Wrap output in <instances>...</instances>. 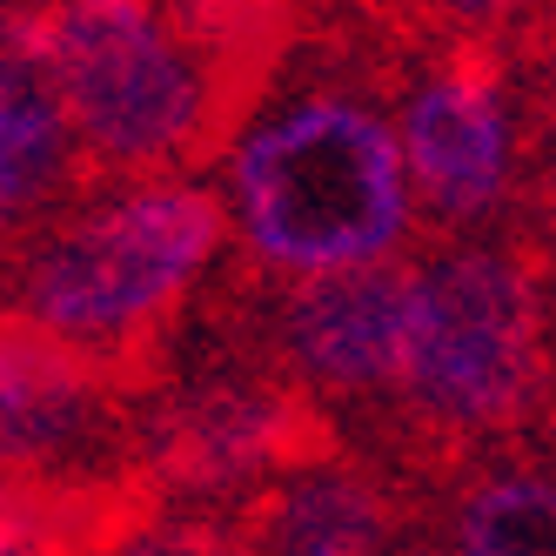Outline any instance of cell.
<instances>
[{
    "label": "cell",
    "instance_id": "4fadbf2b",
    "mask_svg": "<svg viewBox=\"0 0 556 556\" xmlns=\"http://www.w3.org/2000/svg\"><path fill=\"white\" fill-rule=\"evenodd\" d=\"M54 81H48V34H41V14H14L0 8V114H14L27 101H48Z\"/></svg>",
    "mask_w": 556,
    "mask_h": 556
},
{
    "label": "cell",
    "instance_id": "5b68a950",
    "mask_svg": "<svg viewBox=\"0 0 556 556\" xmlns=\"http://www.w3.org/2000/svg\"><path fill=\"white\" fill-rule=\"evenodd\" d=\"M141 456L154 483L168 490H228L255 483L268 469L323 463L329 422L295 389H249V382H208L181 389L148 416Z\"/></svg>",
    "mask_w": 556,
    "mask_h": 556
},
{
    "label": "cell",
    "instance_id": "9a60e30c",
    "mask_svg": "<svg viewBox=\"0 0 556 556\" xmlns=\"http://www.w3.org/2000/svg\"><path fill=\"white\" fill-rule=\"evenodd\" d=\"M443 14H456V21H503V14H516V8H530V0H435Z\"/></svg>",
    "mask_w": 556,
    "mask_h": 556
},
{
    "label": "cell",
    "instance_id": "52a82bcc",
    "mask_svg": "<svg viewBox=\"0 0 556 556\" xmlns=\"http://www.w3.org/2000/svg\"><path fill=\"white\" fill-rule=\"evenodd\" d=\"M409 175L443 215H476L496 202L503 162H509V128L496 101V74L483 61H456L409 101L403 122Z\"/></svg>",
    "mask_w": 556,
    "mask_h": 556
},
{
    "label": "cell",
    "instance_id": "ba28073f",
    "mask_svg": "<svg viewBox=\"0 0 556 556\" xmlns=\"http://www.w3.org/2000/svg\"><path fill=\"white\" fill-rule=\"evenodd\" d=\"M101 355L34 323H0V476H34L74 450L101 409Z\"/></svg>",
    "mask_w": 556,
    "mask_h": 556
},
{
    "label": "cell",
    "instance_id": "7c38bea8",
    "mask_svg": "<svg viewBox=\"0 0 556 556\" xmlns=\"http://www.w3.org/2000/svg\"><path fill=\"white\" fill-rule=\"evenodd\" d=\"M61 154H67V114L54 94L0 114V208L34 202L61 175Z\"/></svg>",
    "mask_w": 556,
    "mask_h": 556
},
{
    "label": "cell",
    "instance_id": "3957f363",
    "mask_svg": "<svg viewBox=\"0 0 556 556\" xmlns=\"http://www.w3.org/2000/svg\"><path fill=\"white\" fill-rule=\"evenodd\" d=\"M222 242V202L194 181L135 188L74 222L27 268V323L74 349H101L148 329Z\"/></svg>",
    "mask_w": 556,
    "mask_h": 556
},
{
    "label": "cell",
    "instance_id": "e0dca14e",
    "mask_svg": "<svg viewBox=\"0 0 556 556\" xmlns=\"http://www.w3.org/2000/svg\"><path fill=\"white\" fill-rule=\"evenodd\" d=\"M0 222H8V208H0Z\"/></svg>",
    "mask_w": 556,
    "mask_h": 556
},
{
    "label": "cell",
    "instance_id": "8992f818",
    "mask_svg": "<svg viewBox=\"0 0 556 556\" xmlns=\"http://www.w3.org/2000/svg\"><path fill=\"white\" fill-rule=\"evenodd\" d=\"M409 315H416V275L349 268V275H315V282L295 289L282 336L302 376L329 389H369V382H403Z\"/></svg>",
    "mask_w": 556,
    "mask_h": 556
},
{
    "label": "cell",
    "instance_id": "277c9868",
    "mask_svg": "<svg viewBox=\"0 0 556 556\" xmlns=\"http://www.w3.org/2000/svg\"><path fill=\"white\" fill-rule=\"evenodd\" d=\"M403 389L443 422H509L536 389V282L483 249L422 268Z\"/></svg>",
    "mask_w": 556,
    "mask_h": 556
},
{
    "label": "cell",
    "instance_id": "7a4b0ae2",
    "mask_svg": "<svg viewBox=\"0 0 556 556\" xmlns=\"http://www.w3.org/2000/svg\"><path fill=\"white\" fill-rule=\"evenodd\" d=\"M403 148L355 101H302L235 154V215L249 249L295 275L376 268L403 235Z\"/></svg>",
    "mask_w": 556,
    "mask_h": 556
},
{
    "label": "cell",
    "instance_id": "5bb4252c",
    "mask_svg": "<svg viewBox=\"0 0 556 556\" xmlns=\"http://www.w3.org/2000/svg\"><path fill=\"white\" fill-rule=\"evenodd\" d=\"M108 556H255L249 523H141Z\"/></svg>",
    "mask_w": 556,
    "mask_h": 556
},
{
    "label": "cell",
    "instance_id": "6da1fadb",
    "mask_svg": "<svg viewBox=\"0 0 556 556\" xmlns=\"http://www.w3.org/2000/svg\"><path fill=\"white\" fill-rule=\"evenodd\" d=\"M41 34L67 128L114 168L194 162L242 122V101L162 0H48Z\"/></svg>",
    "mask_w": 556,
    "mask_h": 556
},
{
    "label": "cell",
    "instance_id": "8fae6325",
    "mask_svg": "<svg viewBox=\"0 0 556 556\" xmlns=\"http://www.w3.org/2000/svg\"><path fill=\"white\" fill-rule=\"evenodd\" d=\"M469 556H556V483L509 476L463 503Z\"/></svg>",
    "mask_w": 556,
    "mask_h": 556
},
{
    "label": "cell",
    "instance_id": "30bf717a",
    "mask_svg": "<svg viewBox=\"0 0 556 556\" xmlns=\"http://www.w3.org/2000/svg\"><path fill=\"white\" fill-rule=\"evenodd\" d=\"M128 496L48 490L34 476H0V556H88L128 536Z\"/></svg>",
    "mask_w": 556,
    "mask_h": 556
},
{
    "label": "cell",
    "instance_id": "2e32d148",
    "mask_svg": "<svg viewBox=\"0 0 556 556\" xmlns=\"http://www.w3.org/2000/svg\"><path fill=\"white\" fill-rule=\"evenodd\" d=\"M549 101H556V61H549Z\"/></svg>",
    "mask_w": 556,
    "mask_h": 556
},
{
    "label": "cell",
    "instance_id": "9c48e42d",
    "mask_svg": "<svg viewBox=\"0 0 556 556\" xmlns=\"http://www.w3.org/2000/svg\"><path fill=\"white\" fill-rule=\"evenodd\" d=\"M249 536L262 556H376L382 543V496L355 476L308 469L249 516Z\"/></svg>",
    "mask_w": 556,
    "mask_h": 556
}]
</instances>
